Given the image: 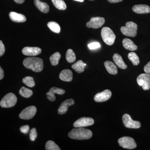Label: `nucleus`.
Listing matches in <instances>:
<instances>
[{
  "label": "nucleus",
  "instance_id": "obj_1",
  "mask_svg": "<svg viewBox=\"0 0 150 150\" xmlns=\"http://www.w3.org/2000/svg\"><path fill=\"white\" fill-rule=\"evenodd\" d=\"M23 64L25 68L35 72H40L43 69V60L39 58H26L23 61Z\"/></svg>",
  "mask_w": 150,
  "mask_h": 150
},
{
  "label": "nucleus",
  "instance_id": "obj_2",
  "mask_svg": "<svg viewBox=\"0 0 150 150\" xmlns=\"http://www.w3.org/2000/svg\"><path fill=\"white\" fill-rule=\"evenodd\" d=\"M72 129L68 134V136L73 139L83 140L91 139L93 133L91 130L83 128H76Z\"/></svg>",
  "mask_w": 150,
  "mask_h": 150
},
{
  "label": "nucleus",
  "instance_id": "obj_3",
  "mask_svg": "<svg viewBox=\"0 0 150 150\" xmlns=\"http://www.w3.org/2000/svg\"><path fill=\"white\" fill-rule=\"evenodd\" d=\"M101 37L105 44L109 46L112 45L115 42V35L110 28H103L101 32Z\"/></svg>",
  "mask_w": 150,
  "mask_h": 150
},
{
  "label": "nucleus",
  "instance_id": "obj_4",
  "mask_svg": "<svg viewBox=\"0 0 150 150\" xmlns=\"http://www.w3.org/2000/svg\"><path fill=\"white\" fill-rule=\"evenodd\" d=\"M138 25L132 21L127 22L126 26L121 27V30L123 35L126 36L134 37L137 35Z\"/></svg>",
  "mask_w": 150,
  "mask_h": 150
},
{
  "label": "nucleus",
  "instance_id": "obj_5",
  "mask_svg": "<svg viewBox=\"0 0 150 150\" xmlns=\"http://www.w3.org/2000/svg\"><path fill=\"white\" fill-rule=\"evenodd\" d=\"M17 98L15 95L12 93H8L1 100L0 105L4 108L13 107L16 104Z\"/></svg>",
  "mask_w": 150,
  "mask_h": 150
},
{
  "label": "nucleus",
  "instance_id": "obj_6",
  "mask_svg": "<svg viewBox=\"0 0 150 150\" xmlns=\"http://www.w3.org/2000/svg\"><path fill=\"white\" fill-rule=\"evenodd\" d=\"M118 143L120 146L124 149H133L137 146V144L133 138L128 137H124L118 140Z\"/></svg>",
  "mask_w": 150,
  "mask_h": 150
},
{
  "label": "nucleus",
  "instance_id": "obj_7",
  "mask_svg": "<svg viewBox=\"0 0 150 150\" xmlns=\"http://www.w3.org/2000/svg\"><path fill=\"white\" fill-rule=\"evenodd\" d=\"M137 83L144 90H149L150 88V74H142L137 78Z\"/></svg>",
  "mask_w": 150,
  "mask_h": 150
},
{
  "label": "nucleus",
  "instance_id": "obj_8",
  "mask_svg": "<svg viewBox=\"0 0 150 150\" xmlns=\"http://www.w3.org/2000/svg\"><path fill=\"white\" fill-rule=\"evenodd\" d=\"M122 120L124 126L126 128L137 129L141 127V123L138 121H134L129 114H124L122 117Z\"/></svg>",
  "mask_w": 150,
  "mask_h": 150
},
{
  "label": "nucleus",
  "instance_id": "obj_9",
  "mask_svg": "<svg viewBox=\"0 0 150 150\" xmlns=\"http://www.w3.org/2000/svg\"><path fill=\"white\" fill-rule=\"evenodd\" d=\"M37 111V108L35 106H28L23 109L20 113L19 118L23 120H29L34 117Z\"/></svg>",
  "mask_w": 150,
  "mask_h": 150
},
{
  "label": "nucleus",
  "instance_id": "obj_10",
  "mask_svg": "<svg viewBox=\"0 0 150 150\" xmlns=\"http://www.w3.org/2000/svg\"><path fill=\"white\" fill-rule=\"evenodd\" d=\"M94 120L89 117H82L78 119L74 123L75 128H84L93 125Z\"/></svg>",
  "mask_w": 150,
  "mask_h": 150
},
{
  "label": "nucleus",
  "instance_id": "obj_11",
  "mask_svg": "<svg viewBox=\"0 0 150 150\" xmlns=\"http://www.w3.org/2000/svg\"><path fill=\"white\" fill-rule=\"evenodd\" d=\"M105 22V20L103 18L100 17H92L89 21L87 23L86 26L89 28L96 29L101 27L104 24Z\"/></svg>",
  "mask_w": 150,
  "mask_h": 150
},
{
  "label": "nucleus",
  "instance_id": "obj_12",
  "mask_svg": "<svg viewBox=\"0 0 150 150\" xmlns=\"http://www.w3.org/2000/svg\"><path fill=\"white\" fill-rule=\"evenodd\" d=\"M112 96V93L109 90H105L104 91L96 94L94 97V100L97 102H103L110 99Z\"/></svg>",
  "mask_w": 150,
  "mask_h": 150
},
{
  "label": "nucleus",
  "instance_id": "obj_13",
  "mask_svg": "<svg viewBox=\"0 0 150 150\" xmlns=\"http://www.w3.org/2000/svg\"><path fill=\"white\" fill-rule=\"evenodd\" d=\"M23 54L25 56H35L41 54V48L39 47H25L22 49Z\"/></svg>",
  "mask_w": 150,
  "mask_h": 150
},
{
  "label": "nucleus",
  "instance_id": "obj_14",
  "mask_svg": "<svg viewBox=\"0 0 150 150\" xmlns=\"http://www.w3.org/2000/svg\"><path fill=\"white\" fill-rule=\"evenodd\" d=\"M65 93V91L64 89L54 87L51 88L50 89L49 91L46 93V96H47V98L49 100L51 101H54L56 98L55 94L62 95Z\"/></svg>",
  "mask_w": 150,
  "mask_h": 150
},
{
  "label": "nucleus",
  "instance_id": "obj_15",
  "mask_svg": "<svg viewBox=\"0 0 150 150\" xmlns=\"http://www.w3.org/2000/svg\"><path fill=\"white\" fill-rule=\"evenodd\" d=\"M75 101L73 99H67L62 103L59 109L58 113L60 115L65 114L67 112L69 106H71L74 104Z\"/></svg>",
  "mask_w": 150,
  "mask_h": 150
},
{
  "label": "nucleus",
  "instance_id": "obj_16",
  "mask_svg": "<svg viewBox=\"0 0 150 150\" xmlns=\"http://www.w3.org/2000/svg\"><path fill=\"white\" fill-rule=\"evenodd\" d=\"M132 10L137 13H148L150 12V7L146 5H137L133 7Z\"/></svg>",
  "mask_w": 150,
  "mask_h": 150
},
{
  "label": "nucleus",
  "instance_id": "obj_17",
  "mask_svg": "<svg viewBox=\"0 0 150 150\" xmlns=\"http://www.w3.org/2000/svg\"><path fill=\"white\" fill-rule=\"evenodd\" d=\"M10 18L12 21L16 23H23L26 21V18L22 14L15 12H11L9 14Z\"/></svg>",
  "mask_w": 150,
  "mask_h": 150
},
{
  "label": "nucleus",
  "instance_id": "obj_18",
  "mask_svg": "<svg viewBox=\"0 0 150 150\" xmlns=\"http://www.w3.org/2000/svg\"><path fill=\"white\" fill-rule=\"evenodd\" d=\"M59 78L64 81H71L73 80V73L69 69L63 70L59 74Z\"/></svg>",
  "mask_w": 150,
  "mask_h": 150
},
{
  "label": "nucleus",
  "instance_id": "obj_19",
  "mask_svg": "<svg viewBox=\"0 0 150 150\" xmlns=\"http://www.w3.org/2000/svg\"><path fill=\"white\" fill-rule=\"evenodd\" d=\"M113 61L115 62V64L120 69H125L127 68V65L123 62L122 57L119 54H115L112 57Z\"/></svg>",
  "mask_w": 150,
  "mask_h": 150
},
{
  "label": "nucleus",
  "instance_id": "obj_20",
  "mask_svg": "<svg viewBox=\"0 0 150 150\" xmlns=\"http://www.w3.org/2000/svg\"><path fill=\"white\" fill-rule=\"evenodd\" d=\"M34 4L40 11L44 13H48L49 11V7L47 3L42 2L40 0H34Z\"/></svg>",
  "mask_w": 150,
  "mask_h": 150
},
{
  "label": "nucleus",
  "instance_id": "obj_21",
  "mask_svg": "<svg viewBox=\"0 0 150 150\" xmlns=\"http://www.w3.org/2000/svg\"><path fill=\"white\" fill-rule=\"evenodd\" d=\"M104 66L107 71L110 74L115 75L118 73L117 67L112 62L106 61L104 62Z\"/></svg>",
  "mask_w": 150,
  "mask_h": 150
},
{
  "label": "nucleus",
  "instance_id": "obj_22",
  "mask_svg": "<svg viewBox=\"0 0 150 150\" xmlns=\"http://www.w3.org/2000/svg\"><path fill=\"white\" fill-rule=\"evenodd\" d=\"M123 47L127 50L130 51H136L138 47L134 42L129 38H125L123 40Z\"/></svg>",
  "mask_w": 150,
  "mask_h": 150
},
{
  "label": "nucleus",
  "instance_id": "obj_23",
  "mask_svg": "<svg viewBox=\"0 0 150 150\" xmlns=\"http://www.w3.org/2000/svg\"><path fill=\"white\" fill-rule=\"evenodd\" d=\"M86 64H84L81 60H79L74 64L72 65V68L78 73L83 72L85 70Z\"/></svg>",
  "mask_w": 150,
  "mask_h": 150
},
{
  "label": "nucleus",
  "instance_id": "obj_24",
  "mask_svg": "<svg viewBox=\"0 0 150 150\" xmlns=\"http://www.w3.org/2000/svg\"><path fill=\"white\" fill-rule=\"evenodd\" d=\"M47 26L51 31L56 33H59L61 31L60 25L56 22H49L47 24Z\"/></svg>",
  "mask_w": 150,
  "mask_h": 150
},
{
  "label": "nucleus",
  "instance_id": "obj_25",
  "mask_svg": "<svg viewBox=\"0 0 150 150\" xmlns=\"http://www.w3.org/2000/svg\"><path fill=\"white\" fill-rule=\"evenodd\" d=\"M55 7L60 10H65L67 6L66 3L63 0H51Z\"/></svg>",
  "mask_w": 150,
  "mask_h": 150
},
{
  "label": "nucleus",
  "instance_id": "obj_26",
  "mask_svg": "<svg viewBox=\"0 0 150 150\" xmlns=\"http://www.w3.org/2000/svg\"><path fill=\"white\" fill-rule=\"evenodd\" d=\"M128 58L134 66H137L140 63L139 58L136 53L131 52L128 54Z\"/></svg>",
  "mask_w": 150,
  "mask_h": 150
},
{
  "label": "nucleus",
  "instance_id": "obj_27",
  "mask_svg": "<svg viewBox=\"0 0 150 150\" xmlns=\"http://www.w3.org/2000/svg\"><path fill=\"white\" fill-rule=\"evenodd\" d=\"M66 58L67 62L69 63H72L76 61V55L73 50L69 49L67 50Z\"/></svg>",
  "mask_w": 150,
  "mask_h": 150
},
{
  "label": "nucleus",
  "instance_id": "obj_28",
  "mask_svg": "<svg viewBox=\"0 0 150 150\" xmlns=\"http://www.w3.org/2000/svg\"><path fill=\"white\" fill-rule=\"evenodd\" d=\"M19 92L22 96L25 98H28L30 97V96H32L33 93L32 90L26 88L25 87H22L20 90Z\"/></svg>",
  "mask_w": 150,
  "mask_h": 150
},
{
  "label": "nucleus",
  "instance_id": "obj_29",
  "mask_svg": "<svg viewBox=\"0 0 150 150\" xmlns=\"http://www.w3.org/2000/svg\"><path fill=\"white\" fill-rule=\"evenodd\" d=\"M61 58V55L59 52H56L50 57V62L53 66H57L59 64V61Z\"/></svg>",
  "mask_w": 150,
  "mask_h": 150
},
{
  "label": "nucleus",
  "instance_id": "obj_30",
  "mask_svg": "<svg viewBox=\"0 0 150 150\" xmlns=\"http://www.w3.org/2000/svg\"><path fill=\"white\" fill-rule=\"evenodd\" d=\"M46 150H60L61 149L55 142L52 141H48L46 144Z\"/></svg>",
  "mask_w": 150,
  "mask_h": 150
},
{
  "label": "nucleus",
  "instance_id": "obj_31",
  "mask_svg": "<svg viewBox=\"0 0 150 150\" xmlns=\"http://www.w3.org/2000/svg\"><path fill=\"white\" fill-rule=\"evenodd\" d=\"M22 81L25 85L29 87L32 88L35 86V82H34L33 78L32 77H25L23 78Z\"/></svg>",
  "mask_w": 150,
  "mask_h": 150
},
{
  "label": "nucleus",
  "instance_id": "obj_32",
  "mask_svg": "<svg viewBox=\"0 0 150 150\" xmlns=\"http://www.w3.org/2000/svg\"><path fill=\"white\" fill-rule=\"evenodd\" d=\"M37 137V132L35 128H33L30 131L29 134L30 139L32 142H34Z\"/></svg>",
  "mask_w": 150,
  "mask_h": 150
},
{
  "label": "nucleus",
  "instance_id": "obj_33",
  "mask_svg": "<svg viewBox=\"0 0 150 150\" xmlns=\"http://www.w3.org/2000/svg\"><path fill=\"white\" fill-rule=\"evenodd\" d=\"M88 47L90 49L93 50V49L100 48V45L98 42H93L88 44Z\"/></svg>",
  "mask_w": 150,
  "mask_h": 150
},
{
  "label": "nucleus",
  "instance_id": "obj_34",
  "mask_svg": "<svg viewBox=\"0 0 150 150\" xmlns=\"http://www.w3.org/2000/svg\"><path fill=\"white\" fill-rule=\"evenodd\" d=\"M20 130L21 133L27 134L29 132L30 127L28 125H25V126H21L20 129Z\"/></svg>",
  "mask_w": 150,
  "mask_h": 150
},
{
  "label": "nucleus",
  "instance_id": "obj_35",
  "mask_svg": "<svg viewBox=\"0 0 150 150\" xmlns=\"http://www.w3.org/2000/svg\"><path fill=\"white\" fill-rule=\"evenodd\" d=\"M5 52V47L2 40L0 41V56H2Z\"/></svg>",
  "mask_w": 150,
  "mask_h": 150
},
{
  "label": "nucleus",
  "instance_id": "obj_36",
  "mask_svg": "<svg viewBox=\"0 0 150 150\" xmlns=\"http://www.w3.org/2000/svg\"><path fill=\"white\" fill-rule=\"evenodd\" d=\"M144 71L145 73L150 74V62H148V64L144 67Z\"/></svg>",
  "mask_w": 150,
  "mask_h": 150
},
{
  "label": "nucleus",
  "instance_id": "obj_37",
  "mask_svg": "<svg viewBox=\"0 0 150 150\" xmlns=\"http://www.w3.org/2000/svg\"><path fill=\"white\" fill-rule=\"evenodd\" d=\"M4 76V70L1 67H0V80L2 79Z\"/></svg>",
  "mask_w": 150,
  "mask_h": 150
},
{
  "label": "nucleus",
  "instance_id": "obj_38",
  "mask_svg": "<svg viewBox=\"0 0 150 150\" xmlns=\"http://www.w3.org/2000/svg\"><path fill=\"white\" fill-rule=\"evenodd\" d=\"M108 1L110 3H117L121 2L123 0H108Z\"/></svg>",
  "mask_w": 150,
  "mask_h": 150
},
{
  "label": "nucleus",
  "instance_id": "obj_39",
  "mask_svg": "<svg viewBox=\"0 0 150 150\" xmlns=\"http://www.w3.org/2000/svg\"><path fill=\"white\" fill-rule=\"evenodd\" d=\"M16 3L18 4H21L24 3L25 0H14Z\"/></svg>",
  "mask_w": 150,
  "mask_h": 150
},
{
  "label": "nucleus",
  "instance_id": "obj_40",
  "mask_svg": "<svg viewBox=\"0 0 150 150\" xmlns=\"http://www.w3.org/2000/svg\"><path fill=\"white\" fill-rule=\"evenodd\" d=\"M74 1H76L80 2H83L84 1V0H74Z\"/></svg>",
  "mask_w": 150,
  "mask_h": 150
},
{
  "label": "nucleus",
  "instance_id": "obj_41",
  "mask_svg": "<svg viewBox=\"0 0 150 150\" xmlns=\"http://www.w3.org/2000/svg\"><path fill=\"white\" fill-rule=\"evenodd\" d=\"M90 1H93V0H90Z\"/></svg>",
  "mask_w": 150,
  "mask_h": 150
}]
</instances>
